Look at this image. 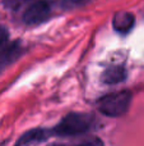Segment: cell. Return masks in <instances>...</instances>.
Wrapping results in <instances>:
<instances>
[{"mask_svg":"<svg viewBox=\"0 0 144 146\" xmlns=\"http://www.w3.org/2000/svg\"><path fill=\"white\" fill-rule=\"evenodd\" d=\"M96 119L89 113H69L52 129L51 133L59 137H74L92 131Z\"/></svg>","mask_w":144,"mask_h":146,"instance_id":"cell-1","label":"cell"},{"mask_svg":"<svg viewBox=\"0 0 144 146\" xmlns=\"http://www.w3.org/2000/svg\"><path fill=\"white\" fill-rule=\"evenodd\" d=\"M132 92L130 91H117V92L107 94L101 98L97 103L98 110L107 117H122L129 110L132 104Z\"/></svg>","mask_w":144,"mask_h":146,"instance_id":"cell-2","label":"cell"},{"mask_svg":"<svg viewBox=\"0 0 144 146\" xmlns=\"http://www.w3.org/2000/svg\"><path fill=\"white\" fill-rule=\"evenodd\" d=\"M51 13V7L45 0H37L33 1L27 7V9L23 12V22L27 25H38L48 18Z\"/></svg>","mask_w":144,"mask_h":146,"instance_id":"cell-3","label":"cell"},{"mask_svg":"<svg viewBox=\"0 0 144 146\" xmlns=\"http://www.w3.org/2000/svg\"><path fill=\"white\" fill-rule=\"evenodd\" d=\"M51 129L46 128H33L29 131L24 132L23 135H20V137L15 141V144L13 146H38L42 142L47 141L51 136Z\"/></svg>","mask_w":144,"mask_h":146,"instance_id":"cell-4","label":"cell"},{"mask_svg":"<svg viewBox=\"0 0 144 146\" xmlns=\"http://www.w3.org/2000/svg\"><path fill=\"white\" fill-rule=\"evenodd\" d=\"M135 25V18L130 12H119L112 19V27L120 33H128Z\"/></svg>","mask_w":144,"mask_h":146,"instance_id":"cell-5","label":"cell"},{"mask_svg":"<svg viewBox=\"0 0 144 146\" xmlns=\"http://www.w3.org/2000/svg\"><path fill=\"white\" fill-rule=\"evenodd\" d=\"M20 54V46L18 42L12 44H5V45L0 46V67L8 66L12 63L13 60L19 56Z\"/></svg>","mask_w":144,"mask_h":146,"instance_id":"cell-6","label":"cell"},{"mask_svg":"<svg viewBox=\"0 0 144 146\" xmlns=\"http://www.w3.org/2000/svg\"><path fill=\"white\" fill-rule=\"evenodd\" d=\"M126 78V71L121 66H112L107 68L102 74V81L107 85H116Z\"/></svg>","mask_w":144,"mask_h":146,"instance_id":"cell-7","label":"cell"},{"mask_svg":"<svg viewBox=\"0 0 144 146\" xmlns=\"http://www.w3.org/2000/svg\"><path fill=\"white\" fill-rule=\"evenodd\" d=\"M91 0H61V5L65 9H73V8H78L82 5H86Z\"/></svg>","mask_w":144,"mask_h":146,"instance_id":"cell-8","label":"cell"},{"mask_svg":"<svg viewBox=\"0 0 144 146\" xmlns=\"http://www.w3.org/2000/svg\"><path fill=\"white\" fill-rule=\"evenodd\" d=\"M3 5L10 10H18L27 3V0H1Z\"/></svg>","mask_w":144,"mask_h":146,"instance_id":"cell-9","label":"cell"},{"mask_svg":"<svg viewBox=\"0 0 144 146\" xmlns=\"http://www.w3.org/2000/svg\"><path fill=\"white\" fill-rule=\"evenodd\" d=\"M50 146H103V142L101 141L99 139H92L89 141H84L82 144L78 145H65V144H54Z\"/></svg>","mask_w":144,"mask_h":146,"instance_id":"cell-10","label":"cell"},{"mask_svg":"<svg viewBox=\"0 0 144 146\" xmlns=\"http://www.w3.org/2000/svg\"><path fill=\"white\" fill-rule=\"evenodd\" d=\"M8 38H9V32H8L7 27L0 25V46L8 44Z\"/></svg>","mask_w":144,"mask_h":146,"instance_id":"cell-11","label":"cell"}]
</instances>
